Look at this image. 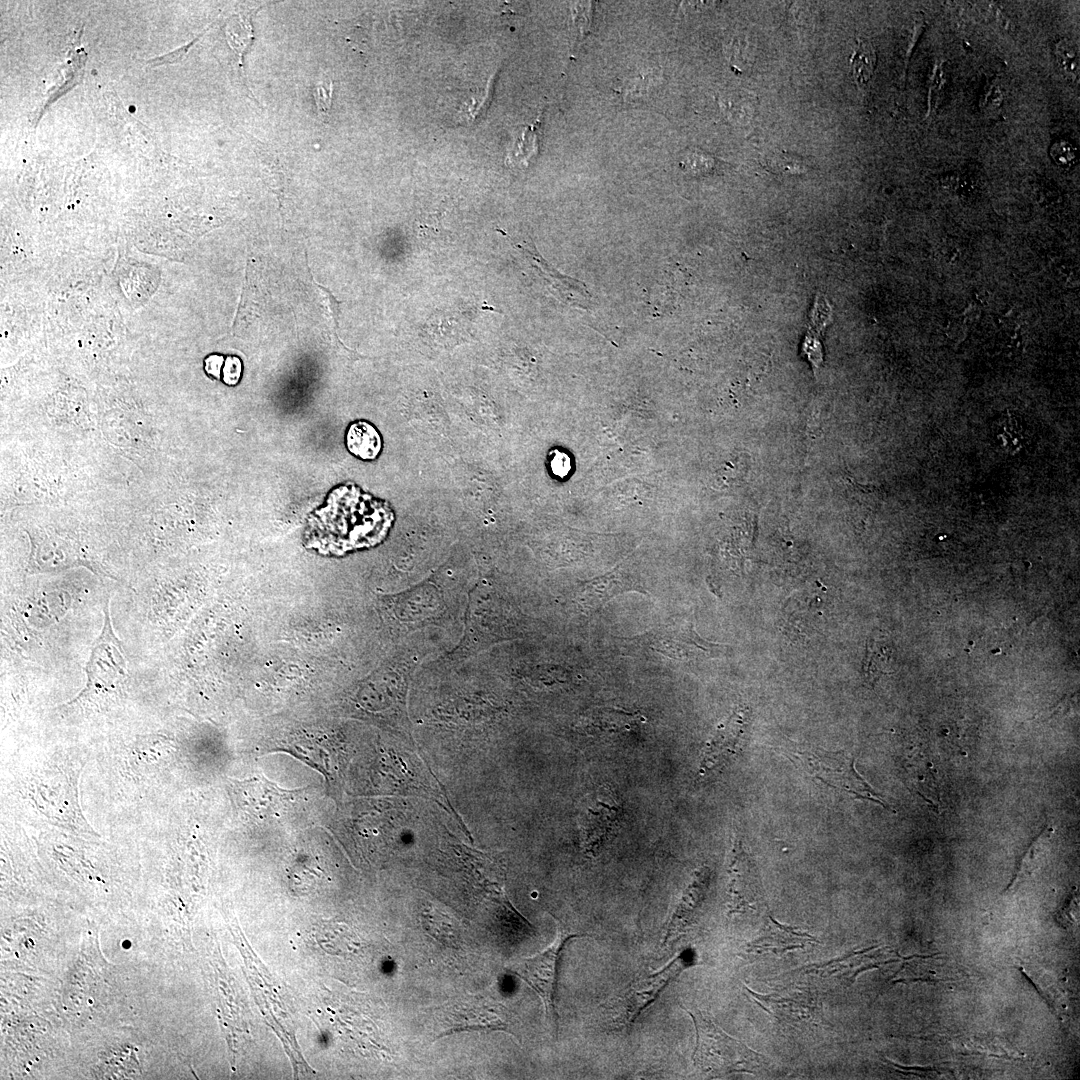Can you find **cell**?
I'll list each match as a JSON object with an SVG mask.
<instances>
[{
    "label": "cell",
    "instance_id": "6da1fadb",
    "mask_svg": "<svg viewBox=\"0 0 1080 1080\" xmlns=\"http://www.w3.org/2000/svg\"><path fill=\"white\" fill-rule=\"evenodd\" d=\"M394 520L383 501L354 485L332 491L327 506L311 519L307 539L311 547L340 555L381 542Z\"/></svg>",
    "mask_w": 1080,
    "mask_h": 1080
},
{
    "label": "cell",
    "instance_id": "7a4b0ae2",
    "mask_svg": "<svg viewBox=\"0 0 1080 1080\" xmlns=\"http://www.w3.org/2000/svg\"><path fill=\"white\" fill-rule=\"evenodd\" d=\"M696 1030L695 1065L710 1075L754 1074L763 1066L762 1055L725 1033L710 1016L687 1010Z\"/></svg>",
    "mask_w": 1080,
    "mask_h": 1080
},
{
    "label": "cell",
    "instance_id": "3957f363",
    "mask_svg": "<svg viewBox=\"0 0 1080 1080\" xmlns=\"http://www.w3.org/2000/svg\"><path fill=\"white\" fill-rule=\"evenodd\" d=\"M585 934H571L558 924L557 936L553 943L543 952L521 960L516 963L511 971L527 982L541 997L545 1008L546 1018L551 1024H556L555 992L557 983L558 963L561 952L567 941L572 938L583 937Z\"/></svg>",
    "mask_w": 1080,
    "mask_h": 1080
},
{
    "label": "cell",
    "instance_id": "277c9868",
    "mask_svg": "<svg viewBox=\"0 0 1080 1080\" xmlns=\"http://www.w3.org/2000/svg\"><path fill=\"white\" fill-rule=\"evenodd\" d=\"M808 772L819 782L856 798L884 805L868 783L856 772L854 760L844 752L820 749L797 753Z\"/></svg>",
    "mask_w": 1080,
    "mask_h": 1080
},
{
    "label": "cell",
    "instance_id": "5b68a950",
    "mask_svg": "<svg viewBox=\"0 0 1080 1080\" xmlns=\"http://www.w3.org/2000/svg\"><path fill=\"white\" fill-rule=\"evenodd\" d=\"M231 789L237 806L246 815L261 821L284 815L303 791L280 788L264 776L234 781Z\"/></svg>",
    "mask_w": 1080,
    "mask_h": 1080
},
{
    "label": "cell",
    "instance_id": "8992f818",
    "mask_svg": "<svg viewBox=\"0 0 1080 1080\" xmlns=\"http://www.w3.org/2000/svg\"><path fill=\"white\" fill-rule=\"evenodd\" d=\"M102 631L95 641L86 666L88 688L116 687L127 676V658L122 642L114 633L109 601L105 606Z\"/></svg>",
    "mask_w": 1080,
    "mask_h": 1080
},
{
    "label": "cell",
    "instance_id": "52a82bcc",
    "mask_svg": "<svg viewBox=\"0 0 1080 1080\" xmlns=\"http://www.w3.org/2000/svg\"><path fill=\"white\" fill-rule=\"evenodd\" d=\"M677 624L657 628L642 638L654 651L679 660L711 656L720 647L700 638L691 623Z\"/></svg>",
    "mask_w": 1080,
    "mask_h": 1080
},
{
    "label": "cell",
    "instance_id": "ba28073f",
    "mask_svg": "<svg viewBox=\"0 0 1080 1080\" xmlns=\"http://www.w3.org/2000/svg\"><path fill=\"white\" fill-rule=\"evenodd\" d=\"M748 719L743 711H735L714 733L702 754L699 773L708 774L734 758L745 739Z\"/></svg>",
    "mask_w": 1080,
    "mask_h": 1080
},
{
    "label": "cell",
    "instance_id": "9c48e42d",
    "mask_svg": "<svg viewBox=\"0 0 1080 1080\" xmlns=\"http://www.w3.org/2000/svg\"><path fill=\"white\" fill-rule=\"evenodd\" d=\"M730 905L735 911L755 909L762 902L759 877L752 859L737 841L729 865Z\"/></svg>",
    "mask_w": 1080,
    "mask_h": 1080
},
{
    "label": "cell",
    "instance_id": "30bf717a",
    "mask_svg": "<svg viewBox=\"0 0 1080 1080\" xmlns=\"http://www.w3.org/2000/svg\"><path fill=\"white\" fill-rule=\"evenodd\" d=\"M687 966V961L678 956L658 973L634 982L623 997L624 1024L631 1025L656 1000L671 979Z\"/></svg>",
    "mask_w": 1080,
    "mask_h": 1080
},
{
    "label": "cell",
    "instance_id": "8fae6325",
    "mask_svg": "<svg viewBox=\"0 0 1080 1080\" xmlns=\"http://www.w3.org/2000/svg\"><path fill=\"white\" fill-rule=\"evenodd\" d=\"M627 591L644 593L640 581L625 564H621L603 576L583 582L579 601L584 613L592 615L611 598Z\"/></svg>",
    "mask_w": 1080,
    "mask_h": 1080
},
{
    "label": "cell",
    "instance_id": "7c38bea8",
    "mask_svg": "<svg viewBox=\"0 0 1080 1080\" xmlns=\"http://www.w3.org/2000/svg\"><path fill=\"white\" fill-rule=\"evenodd\" d=\"M747 991L753 995L759 1005L780 1022L792 1025H803L813 1021L818 1016V1006L811 994L805 990H784L768 995H760Z\"/></svg>",
    "mask_w": 1080,
    "mask_h": 1080
},
{
    "label": "cell",
    "instance_id": "4fadbf2b",
    "mask_svg": "<svg viewBox=\"0 0 1080 1080\" xmlns=\"http://www.w3.org/2000/svg\"><path fill=\"white\" fill-rule=\"evenodd\" d=\"M506 1015L507 1011L501 1005L470 1001L455 1006L449 1013L448 1030L444 1035L464 1030H501L513 1033Z\"/></svg>",
    "mask_w": 1080,
    "mask_h": 1080
},
{
    "label": "cell",
    "instance_id": "5bb4252c",
    "mask_svg": "<svg viewBox=\"0 0 1080 1080\" xmlns=\"http://www.w3.org/2000/svg\"><path fill=\"white\" fill-rule=\"evenodd\" d=\"M708 882L709 872L707 869H701L696 872L693 879L684 890L681 899L668 922L664 944L677 937L693 921L694 916L703 901Z\"/></svg>",
    "mask_w": 1080,
    "mask_h": 1080
},
{
    "label": "cell",
    "instance_id": "9a60e30c",
    "mask_svg": "<svg viewBox=\"0 0 1080 1080\" xmlns=\"http://www.w3.org/2000/svg\"><path fill=\"white\" fill-rule=\"evenodd\" d=\"M771 921L772 924L769 925L766 933L761 935L756 942H753V950L781 954L790 949L804 947L806 943L815 941L809 934L796 932L792 928L782 926L773 919Z\"/></svg>",
    "mask_w": 1080,
    "mask_h": 1080
},
{
    "label": "cell",
    "instance_id": "2e32d148",
    "mask_svg": "<svg viewBox=\"0 0 1080 1080\" xmlns=\"http://www.w3.org/2000/svg\"><path fill=\"white\" fill-rule=\"evenodd\" d=\"M616 821V810L603 802L588 809L583 818V837L587 849L597 847Z\"/></svg>",
    "mask_w": 1080,
    "mask_h": 1080
},
{
    "label": "cell",
    "instance_id": "e0dca14e",
    "mask_svg": "<svg viewBox=\"0 0 1080 1080\" xmlns=\"http://www.w3.org/2000/svg\"><path fill=\"white\" fill-rule=\"evenodd\" d=\"M346 445L353 455L363 460H373L381 451L382 440L373 425L365 421H358L348 428Z\"/></svg>",
    "mask_w": 1080,
    "mask_h": 1080
},
{
    "label": "cell",
    "instance_id": "ac0fdd59",
    "mask_svg": "<svg viewBox=\"0 0 1080 1080\" xmlns=\"http://www.w3.org/2000/svg\"><path fill=\"white\" fill-rule=\"evenodd\" d=\"M640 716L625 711L610 708H599L591 711L585 720V728L598 732L620 731L630 728L639 721Z\"/></svg>",
    "mask_w": 1080,
    "mask_h": 1080
},
{
    "label": "cell",
    "instance_id": "d6986e66",
    "mask_svg": "<svg viewBox=\"0 0 1080 1080\" xmlns=\"http://www.w3.org/2000/svg\"><path fill=\"white\" fill-rule=\"evenodd\" d=\"M876 61V52L871 43L868 41L860 42L851 57L853 75L860 86L866 85L871 79Z\"/></svg>",
    "mask_w": 1080,
    "mask_h": 1080
},
{
    "label": "cell",
    "instance_id": "ffe728a7",
    "mask_svg": "<svg viewBox=\"0 0 1080 1080\" xmlns=\"http://www.w3.org/2000/svg\"><path fill=\"white\" fill-rule=\"evenodd\" d=\"M1055 55L1061 73L1069 80H1076L1079 76L1077 45L1069 39H1062L1056 44Z\"/></svg>",
    "mask_w": 1080,
    "mask_h": 1080
},
{
    "label": "cell",
    "instance_id": "44dd1931",
    "mask_svg": "<svg viewBox=\"0 0 1080 1080\" xmlns=\"http://www.w3.org/2000/svg\"><path fill=\"white\" fill-rule=\"evenodd\" d=\"M885 647L879 646L874 641H869L867 644V653L864 662V671L867 678H877L879 674L885 673V668L889 666L890 654H886Z\"/></svg>",
    "mask_w": 1080,
    "mask_h": 1080
},
{
    "label": "cell",
    "instance_id": "7402d4cb",
    "mask_svg": "<svg viewBox=\"0 0 1080 1080\" xmlns=\"http://www.w3.org/2000/svg\"><path fill=\"white\" fill-rule=\"evenodd\" d=\"M1049 834H1050V832L1043 831L1031 843L1029 849H1027L1026 853L1022 856L1021 861H1020L1019 866H1018V870H1017V872L1015 874V877L1011 881V883H1010V885H1009V887L1007 889H1009L1012 885H1014V883L1018 879H1020L1021 876L1026 875L1028 872H1030L1032 870L1031 864H1032V862L1034 860H1036L1038 855L1041 854V852H1042L1041 849L1045 846V844L1047 842V839L1049 837Z\"/></svg>",
    "mask_w": 1080,
    "mask_h": 1080
},
{
    "label": "cell",
    "instance_id": "603a6c76",
    "mask_svg": "<svg viewBox=\"0 0 1080 1080\" xmlns=\"http://www.w3.org/2000/svg\"><path fill=\"white\" fill-rule=\"evenodd\" d=\"M769 167L779 173H795L804 170V162L801 158L787 152H777L768 158Z\"/></svg>",
    "mask_w": 1080,
    "mask_h": 1080
},
{
    "label": "cell",
    "instance_id": "cb8c5ba5",
    "mask_svg": "<svg viewBox=\"0 0 1080 1080\" xmlns=\"http://www.w3.org/2000/svg\"><path fill=\"white\" fill-rule=\"evenodd\" d=\"M333 93V83L329 84L322 82L318 84L314 89V97L318 111L322 115H326L331 107Z\"/></svg>",
    "mask_w": 1080,
    "mask_h": 1080
},
{
    "label": "cell",
    "instance_id": "d4e9b609",
    "mask_svg": "<svg viewBox=\"0 0 1080 1080\" xmlns=\"http://www.w3.org/2000/svg\"><path fill=\"white\" fill-rule=\"evenodd\" d=\"M242 364L239 358L230 356L226 359L223 379L229 385H235L241 376Z\"/></svg>",
    "mask_w": 1080,
    "mask_h": 1080
},
{
    "label": "cell",
    "instance_id": "484cf974",
    "mask_svg": "<svg viewBox=\"0 0 1080 1080\" xmlns=\"http://www.w3.org/2000/svg\"><path fill=\"white\" fill-rule=\"evenodd\" d=\"M1073 151H1074L1073 147L1070 146L1069 144H1067V143H1058L1057 145L1054 146L1053 155H1054V157H1056V160L1060 164H1065L1066 165V163H1070V162H1072L1074 160L1073 158L1071 159L1070 157L1066 156L1067 153H1071V152L1073 153ZM1074 154H1075V152H1074ZM1070 155H1072V154H1070Z\"/></svg>",
    "mask_w": 1080,
    "mask_h": 1080
},
{
    "label": "cell",
    "instance_id": "4316f807",
    "mask_svg": "<svg viewBox=\"0 0 1080 1080\" xmlns=\"http://www.w3.org/2000/svg\"><path fill=\"white\" fill-rule=\"evenodd\" d=\"M223 362L222 356L213 355L206 359V371L214 377H219L221 364Z\"/></svg>",
    "mask_w": 1080,
    "mask_h": 1080
},
{
    "label": "cell",
    "instance_id": "83f0119b",
    "mask_svg": "<svg viewBox=\"0 0 1080 1080\" xmlns=\"http://www.w3.org/2000/svg\"><path fill=\"white\" fill-rule=\"evenodd\" d=\"M564 455L565 454H561V453L557 452V454L553 457V459L551 461V466H552L553 472L555 474H557V475H560V476H563V475H565L567 473L565 471L566 470L565 464H563V462L565 461V456Z\"/></svg>",
    "mask_w": 1080,
    "mask_h": 1080
}]
</instances>
